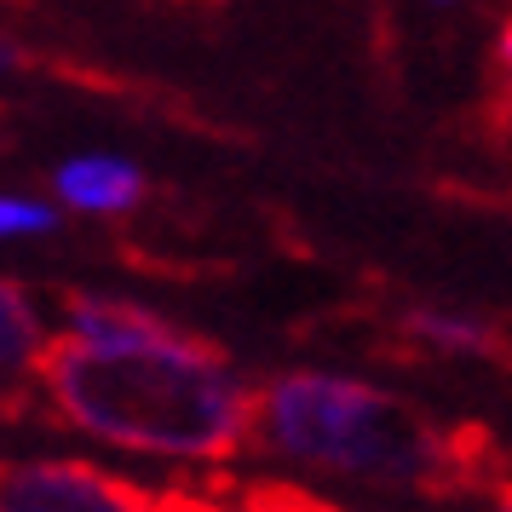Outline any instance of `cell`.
I'll return each instance as SVG.
<instances>
[{"label": "cell", "instance_id": "cell-1", "mask_svg": "<svg viewBox=\"0 0 512 512\" xmlns=\"http://www.w3.org/2000/svg\"><path fill=\"white\" fill-rule=\"evenodd\" d=\"M259 438L294 461L346 466V472H397L415 449V432L397 415V403L328 374L277 380L259 397Z\"/></svg>", "mask_w": 512, "mask_h": 512}, {"label": "cell", "instance_id": "cell-2", "mask_svg": "<svg viewBox=\"0 0 512 512\" xmlns=\"http://www.w3.org/2000/svg\"><path fill=\"white\" fill-rule=\"evenodd\" d=\"M6 507L12 512H104V507H139L133 495L110 478H93L81 466H24L6 478Z\"/></svg>", "mask_w": 512, "mask_h": 512}, {"label": "cell", "instance_id": "cell-3", "mask_svg": "<svg viewBox=\"0 0 512 512\" xmlns=\"http://www.w3.org/2000/svg\"><path fill=\"white\" fill-rule=\"evenodd\" d=\"M58 196L81 213H127L139 202V167L121 162V156H70V162L52 173Z\"/></svg>", "mask_w": 512, "mask_h": 512}, {"label": "cell", "instance_id": "cell-4", "mask_svg": "<svg viewBox=\"0 0 512 512\" xmlns=\"http://www.w3.org/2000/svg\"><path fill=\"white\" fill-rule=\"evenodd\" d=\"M58 225V208H47V202H29V196H6L0 202V231L6 236H41Z\"/></svg>", "mask_w": 512, "mask_h": 512}, {"label": "cell", "instance_id": "cell-5", "mask_svg": "<svg viewBox=\"0 0 512 512\" xmlns=\"http://www.w3.org/2000/svg\"><path fill=\"white\" fill-rule=\"evenodd\" d=\"M501 52H507V64H512V29H507V41H501Z\"/></svg>", "mask_w": 512, "mask_h": 512}]
</instances>
